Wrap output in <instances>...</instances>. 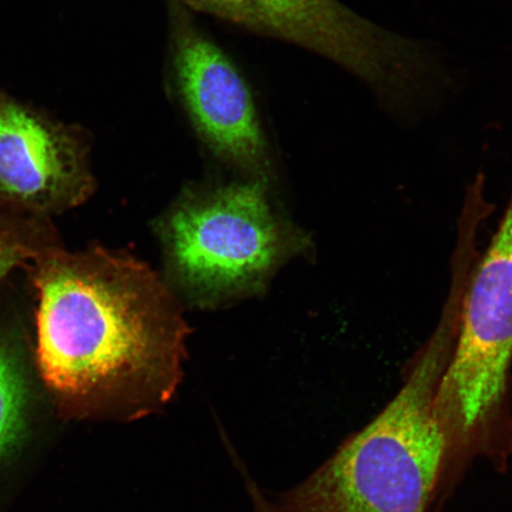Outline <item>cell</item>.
<instances>
[{"label": "cell", "instance_id": "1", "mask_svg": "<svg viewBox=\"0 0 512 512\" xmlns=\"http://www.w3.org/2000/svg\"><path fill=\"white\" fill-rule=\"evenodd\" d=\"M34 262L37 373L56 415L126 422L168 405L188 332L157 275L101 248L50 249Z\"/></svg>", "mask_w": 512, "mask_h": 512}, {"label": "cell", "instance_id": "2", "mask_svg": "<svg viewBox=\"0 0 512 512\" xmlns=\"http://www.w3.org/2000/svg\"><path fill=\"white\" fill-rule=\"evenodd\" d=\"M465 292L453 279L437 328L400 392L281 498L285 512H426L450 462L435 396L452 356Z\"/></svg>", "mask_w": 512, "mask_h": 512}, {"label": "cell", "instance_id": "3", "mask_svg": "<svg viewBox=\"0 0 512 512\" xmlns=\"http://www.w3.org/2000/svg\"><path fill=\"white\" fill-rule=\"evenodd\" d=\"M264 179L182 197L160 226L169 270L192 302L213 305L255 293L305 234L275 213Z\"/></svg>", "mask_w": 512, "mask_h": 512}, {"label": "cell", "instance_id": "4", "mask_svg": "<svg viewBox=\"0 0 512 512\" xmlns=\"http://www.w3.org/2000/svg\"><path fill=\"white\" fill-rule=\"evenodd\" d=\"M512 364V196L473 266L435 407L450 458L484 451L502 426Z\"/></svg>", "mask_w": 512, "mask_h": 512}, {"label": "cell", "instance_id": "5", "mask_svg": "<svg viewBox=\"0 0 512 512\" xmlns=\"http://www.w3.org/2000/svg\"><path fill=\"white\" fill-rule=\"evenodd\" d=\"M172 2L323 57L356 76L389 112L413 104L432 76L430 50L379 27L341 0Z\"/></svg>", "mask_w": 512, "mask_h": 512}, {"label": "cell", "instance_id": "6", "mask_svg": "<svg viewBox=\"0 0 512 512\" xmlns=\"http://www.w3.org/2000/svg\"><path fill=\"white\" fill-rule=\"evenodd\" d=\"M171 47L177 95L198 137L224 162L261 175L268 166V144L251 87L224 50L174 2Z\"/></svg>", "mask_w": 512, "mask_h": 512}, {"label": "cell", "instance_id": "7", "mask_svg": "<svg viewBox=\"0 0 512 512\" xmlns=\"http://www.w3.org/2000/svg\"><path fill=\"white\" fill-rule=\"evenodd\" d=\"M85 140L0 91V200L36 213L78 206L93 189Z\"/></svg>", "mask_w": 512, "mask_h": 512}, {"label": "cell", "instance_id": "8", "mask_svg": "<svg viewBox=\"0 0 512 512\" xmlns=\"http://www.w3.org/2000/svg\"><path fill=\"white\" fill-rule=\"evenodd\" d=\"M38 390L23 351L0 341V476L24 451L34 433Z\"/></svg>", "mask_w": 512, "mask_h": 512}, {"label": "cell", "instance_id": "9", "mask_svg": "<svg viewBox=\"0 0 512 512\" xmlns=\"http://www.w3.org/2000/svg\"><path fill=\"white\" fill-rule=\"evenodd\" d=\"M37 253L9 230L0 228V281L16 267L34 260Z\"/></svg>", "mask_w": 512, "mask_h": 512}, {"label": "cell", "instance_id": "10", "mask_svg": "<svg viewBox=\"0 0 512 512\" xmlns=\"http://www.w3.org/2000/svg\"><path fill=\"white\" fill-rule=\"evenodd\" d=\"M246 484L248 486L249 494H251L256 512H285L279 507V504L274 505L271 501H268V498L262 495V492L258 486L252 482V480H248Z\"/></svg>", "mask_w": 512, "mask_h": 512}]
</instances>
